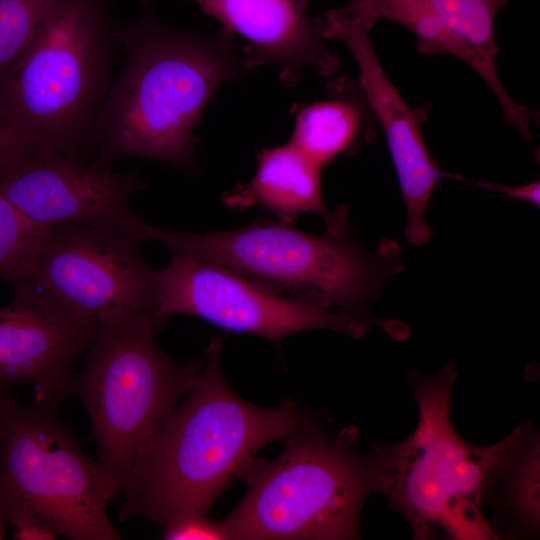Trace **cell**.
<instances>
[{"label": "cell", "instance_id": "obj_25", "mask_svg": "<svg viewBox=\"0 0 540 540\" xmlns=\"http://www.w3.org/2000/svg\"><path fill=\"white\" fill-rule=\"evenodd\" d=\"M0 122H2L1 119H0Z\"/></svg>", "mask_w": 540, "mask_h": 540}, {"label": "cell", "instance_id": "obj_4", "mask_svg": "<svg viewBox=\"0 0 540 540\" xmlns=\"http://www.w3.org/2000/svg\"><path fill=\"white\" fill-rule=\"evenodd\" d=\"M347 226L315 235L260 218L236 229L187 233L142 221L139 232L145 241L157 240L170 252L232 270L282 296L357 315L386 329L367 306L401 271L400 247L383 239L367 251Z\"/></svg>", "mask_w": 540, "mask_h": 540}, {"label": "cell", "instance_id": "obj_9", "mask_svg": "<svg viewBox=\"0 0 540 540\" xmlns=\"http://www.w3.org/2000/svg\"><path fill=\"white\" fill-rule=\"evenodd\" d=\"M170 253L169 263L154 272L152 316L158 326L172 316L190 315L277 345L306 330L327 329L359 339L369 328L363 317L282 296L227 268Z\"/></svg>", "mask_w": 540, "mask_h": 540}, {"label": "cell", "instance_id": "obj_1", "mask_svg": "<svg viewBox=\"0 0 540 540\" xmlns=\"http://www.w3.org/2000/svg\"><path fill=\"white\" fill-rule=\"evenodd\" d=\"M222 346L212 339L194 387L136 455L119 490L121 521L139 516L163 527L207 515L259 449L317 421L290 401L263 408L238 396L222 374Z\"/></svg>", "mask_w": 540, "mask_h": 540}, {"label": "cell", "instance_id": "obj_20", "mask_svg": "<svg viewBox=\"0 0 540 540\" xmlns=\"http://www.w3.org/2000/svg\"><path fill=\"white\" fill-rule=\"evenodd\" d=\"M511 503L532 527L539 520V439L532 434L509 470Z\"/></svg>", "mask_w": 540, "mask_h": 540}, {"label": "cell", "instance_id": "obj_7", "mask_svg": "<svg viewBox=\"0 0 540 540\" xmlns=\"http://www.w3.org/2000/svg\"><path fill=\"white\" fill-rule=\"evenodd\" d=\"M357 437L353 427L334 437L316 421L284 440L276 458H252L238 476L246 494L222 522L230 539L359 538L374 486Z\"/></svg>", "mask_w": 540, "mask_h": 540}, {"label": "cell", "instance_id": "obj_8", "mask_svg": "<svg viewBox=\"0 0 540 540\" xmlns=\"http://www.w3.org/2000/svg\"><path fill=\"white\" fill-rule=\"evenodd\" d=\"M159 326L139 315L100 326L72 395L88 413L100 464L120 490L142 446L194 387L205 363L178 362L155 343Z\"/></svg>", "mask_w": 540, "mask_h": 540}, {"label": "cell", "instance_id": "obj_19", "mask_svg": "<svg viewBox=\"0 0 540 540\" xmlns=\"http://www.w3.org/2000/svg\"><path fill=\"white\" fill-rule=\"evenodd\" d=\"M59 0H0V79L42 31Z\"/></svg>", "mask_w": 540, "mask_h": 540}, {"label": "cell", "instance_id": "obj_2", "mask_svg": "<svg viewBox=\"0 0 540 540\" xmlns=\"http://www.w3.org/2000/svg\"><path fill=\"white\" fill-rule=\"evenodd\" d=\"M145 3L137 22L120 34L125 63L94 120L92 162L137 156L191 170L197 164L194 132L212 95L252 70L232 34L166 27Z\"/></svg>", "mask_w": 540, "mask_h": 540}, {"label": "cell", "instance_id": "obj_16", "mask_svg": "<svg viewBox=\"0 0 540 540\" xmlns=\"http://www.w3.org/2000/svg\"><path fill=\"white\" fill-rule=\"evenodd\" d=\"M257 162L251 180L224 194L225 206L233 210L260 206L288 224H294L300 214L313 213L324 220L328 230L348 225L347 206L331 211L325 204L322 168L291 141L262 148Z\"/></svg>", "mask_w": 540, "mask_h": 540}, {"label": "cell", "instance_id": "obj_24", "mask_svg": "<svg viewBox=\"0 0 540 540\" xmlns=\"http://www.w3.org/2000/svg\"><path fill=\"white\" fill-rule=\"evenodd\" d=\"M3 538V531H2V520H1V516H0V539Z\"/></svg>", "mask_w": 540, "mask_h": 540}, {"label": "cell", "instance_id": "obj_6", "mask_svg": "<svg viewBox=\"0 0 540 540\" xmlns=\"http://www.w3.org/2000/svg\"><path fill=\"white\" fill-rule=\"evenodd\" d=\"M56 408L0 396V516L16 539L118 540L107 506L118 488Z\"/></svg>", "mask_w": 540, "mask_h": 540}, {"label": "cell", "instance_id": "obj_11", "mask_svg": "<svg viewBox=\"0 0 540 540\" xmlns=\"http://www.w3.org/2000/svg\"><path fill=\"white\" fill-rule=\"evenodd\" d=\"M144 187L134 171L64 154L21 156L0 166V190L31 222L45 227L80 224L135 232L142 221L130 208Z\"/></svg>", "mask_w": 540, "mask_h": 540}, {"label": "cell", "instance_id": "obj_18", "mask_svg": "<svg viewBox=\"0 0 540 540\" xmlns=\"http://www.w3.org/2000/svg\"><path fill=\"white\" fill-rule=\"evenodd\" d=\"M51 229L24 217L0 190V279L14 283L33 278Z\"/></svg>", "mask_w": 540, "mask_h": 540}, {"label": "cell", "instance_id": "obj_17", "mask_svg": "<svg viewBox=\"0 0 540 540\" xmlns=\"http://www.w3.org/2000/svg\"><path fill=\"white\" fill-rule=\"evenodd\" d=\"M291 141L321 168L376 136V118L358 79L343 75L327 83V98L295 103Z\"/></svg>", "mask_w": 540, "mask_h": 540}, {"label": "cell", "instance_id": "obj_21", "mask_svg": "<svg viewBox=\"0 0 540 540\" xmlns=\"http://www.w3.org/2000/svg\"><path fill=\"white\" fill-rule=\"evenodd\" d=\"M167 540H225L230 539L222 522H212L203 514L179 516L162 527Z\"/></svg>", "mask_w": 540, "mask_h": 540}, {"label": "cell", "instance_id": "obj_3", "mask_svg": "<svg viewBox=\"0 0 540 540\" xmlns=\"http://www.w3.org/2000/svg\"><path fill=\"white\" fill-rule=\"evenodd\" d=\"M419 421L414 432L397 443L376 442L369 452L374 491L405 516L415 539L443 532L454 539L498 538L484 517L488 490L503 476L531 436L521 425L490 446L467 444L450 417V398L457 379L453 363L439 373L411 372Z\"/></svg>", "mask_w": 540, "mask_h": 540}, {"label": "cell", "instance_id": "obj_12", "mask_svg": "<svg viewBox=\"0 0 540 540\" xmlns=\"http://www.w3.org/2000/svg\"><path fill=\"white\" fill-rule=\"evenodd\" d=\"M98 329L58 304L33 278L14 282L12 300L0 308V396L31 386L33 401L58 409L72 396V365Z\"/></svg>", "mask_w": 540, "mask_h": 540}, {"label": "cell", "instance_id": "obj_5", "mask_svg": "<svg viewBox=\"0 0 540 540\" xmlns=\"http://www.w3.org/2000/svg\"><path fill=\"white\" fill-rule=\"evenodd\" d=\"M100 0H59L42 31L0 79V119L26 156L83 162L109 76Z\"/></svg>", "mask_w": 540, "mask_h": 540}, {"label": "cell", "instance_id": "obj_15", "mask_svg": "<svg viewBox=\"0 0 540 540\" xmlns=\"http://www.w3.org/2000/svg\"><path fill=\"white\" fill-rule=\"evenodd\" d=\"M509 0H350L327 10L325 18L354 19L375 26L396 22L416 37L425 55L450 54L466 63L483 80L496 72L499 46L495 19Z\"/></svg>", "mask_w": 540, "mask_h": 540}, {"label": "cell", "instance_id": "obj_14", "mask_svg": "<svg viewBox=\"0 0 540 540\" xmlns=\"http://www.w3.org/2000/svg\"><path fill=\"white\" fill-rule=\"evenodd\" d=\"M221 24L242 45L251 70L271 64L279 69L283 85L293 87L310 67L322 76H334L341 62L328 47L324 22L307 15L311 0H185Z\"/></svg>", "mask_w": 540, "mask_h": 540}, {"label": "cell", "instance_id": "obj_22", "mask_svg": "<svg viewBox=\"0 0 540 540\" xmlns=\"http://www.w3.org/2000/svg\"><path fill=\"white\" fill-rule=\"evenodd\" d=\"M476 186L483 189L503 193L508 198L528 202L535 207L540 205V183L532 181L522 185H502L492 182H477Z\"/></svg>", "mask_w": 540, "mask_h": 540}, {"label": "cell", "instance_id": "obj_13", "mask_svg": "<svg viewBox=\"0 0 540 540\" xmlns=\"http://www.w3.org/2000/svg\"><path fill=\"white\" fill-rule=\"evenodd\" d=\"M323 22L325 37L344 42L358 64L357 79L383 130L406 206L405 238L423 246L433 235L425 214L434 189L443 178L460 177L442 171L431 157L421 131L427 109L411 108L389 80L371 42L375 26L354 19L325 18Z\"/></svg>", "mask_w": 540, "mask_h": 540}, {"label": "cell", "instance_id": "obj_10", "mask_svg": "<svg viewBox=\"0 0 540 540\" xmlns=\"http://www.w3.org/2000/svg\"><path fill=\"white\" fill-rule=\"evenodd\" d=\"M143 242L138 230L54 226L39 252L33 279L62 307L99 327L152 316L155 270L142 258Z\"/></svg>", "mask_w": 540, "mask_h": 540}, {"label": "cell", "instance_id": "obj_23", "mask_svg": "<svg viewBox=\"0 0 540 540\" xmlns=\"http://www.w3.org/2000/svg\"><path fill=\"white\" fill-rule=\"evenodd\" d=\"M25 150L19 140L0 122V166L21 156Z\"/></svg>", "mask_w": 540, "mask_h": 540}]
</instances>
